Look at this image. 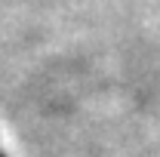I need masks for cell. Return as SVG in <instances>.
<instances>
[{
	"mask_svg": "<svg viewBox=\"0 0 160 157\" xmlns=\"http://www.w3.org/2000/svg\"><path fill=\"white\" fill-rule=\"evenodd\" d=\"M0 157H3V154H0Z\"/></svg>",
	"mask_w": 160,
	"mask_h": 157,
	"instance_id": "obj_1",
	"label": "cell"
}]
</instances>
